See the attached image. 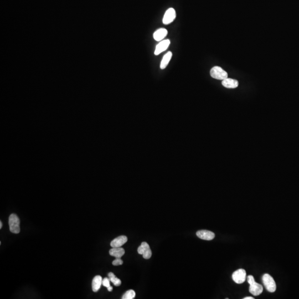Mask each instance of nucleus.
Masks as SVG:
<instances>
[{"mask_svg": "<svg viewBox=\"0 0 299 299\" xmlns=\"http://www.w3.org/2000/svg\"><path fill=\"white\" fill-rule=\"evenodd\" d=\"M112 265H114V266H118V265H122V264H123V261H122L121 259H120V258H116L112 262Z\"/></svg>", "mask_w": 299, "mask_h": 299, "instance_id": "a211bd4d", "label": "nucleus"}, {"mask_svg": "<svg viewBox=\"0 0 299 299\" xmlns=\"http://www.w3.org/2000/svg\"><path fill=\"white\" fill-rule=\"evenodd\" d=\"M232 278L235 282L237 284L243 283L246 279V272L243 269H238L233 273Z\"/></svg>", "mask_w": 299, "mask_h": 299, "instance_id": "39448f33", "label": "nucleus"}, {"mask_svg": "<svg viewBox=\"0 0 299 299\" xmlns=\"http://www.w3.org/2000/svg\"><path fill=\"white\" fill-rule=\"evenodd\" d=\"M169 45H170V40H164L161 41L156 47L154 55H158L160 53L164 52L168 48Z\"/></svg>", "mask_w": 299, "mask_h": 299, "instance_id": "6e6552de", "label": "nucleus"}, {"mask_svg": "<svg viewBox=\"0 0 299 299\" xmlns=\"http://www.w3.org/2000/svg\"><path fill=\"white\" fill-rule=\"evenodd\" d=\"M136 295L135 292L133 290H129L126 292L122 297V299H134Z\"/></svg>", "mask_w": 299, "mask_h": 299, "instance_id": "f3484780", "label": "nucleus"}, {"mask_svg": "<svg viewBox=\"0 0 299 299\" xmlns=\"http://www.w3.org/2000/svg\"><path fill=\"white\" fill-rule=\"evenodd\" d=\"M109 254L110 255L115 257L116 258H121V257H122L124 255L125 250L121 247L112 248V249L110 250Z\"/></svg>", "mask_w": 299, "mask_h": 299, "instance_id": "ddd939ff", "label": "nucleus"}, {"mask_svg": "<svg viewBox=\"0 0 299 299\" xmlns=\"http://www.w3.org/2000/svg\"><path fill=\"white\" fill-rule=\"evenodd\" d=\"M172 57V53L171 52H168L164 55V57L162 58L161 64H160V68L161 69H164L166 68L167 67V65L168 64V63L169 62L170 60L171 59Z\"/></svg>", "mask_w": 299, "mask_h": 299, "instance_id": "4468645a", "label": "nucleus"}, {"mask_svg": "<svg viewBox=\"0 0 299 299\" xmlns=\"http://www.w3.org/2000/svg\"><path fill=\"white\" fill-rule=\"evenodd\" d=\"M102 279L101 276H95L93 280L92 290L93 292H96L99 290L101 285H102Z\"/></svg>", "mask_w": 299, "mask_h": 299, "instance_id": "f8f14e48", "label": "nucleus"}, {"mask_svg": "<svg viewBox=\"0 0 299 299\" xmlns=\"http://www.w3.org/2000/svg\"><path fill=\"white\" fill-rule=\"evenodd\" d=\"M141 245L143 248L144 250V253L142 254L143 258L145 259H150L152 255V252L150 248L149 245L146 242H142Z\"/></svg>", "mask_w": 299, "mask_h": 299, "instance_id": "2eb2a0df", "label": "nucleus"}, {"mask_svg": "<svg viewBox=\"0 0 299 299\" xmlns=\"http://www.w3.org/2000/svg\"><path fill=\"white\" fill-rule=\"evenodd\" d=\"M2 227V223L1 221H0V229H1Z\"/></svg>", "mask_w": 299, "mask_h": 299, "instance_id": "4be33fe9", "label": "nucleus"}, {"mask_svg": "<svg viewBox=\"0 0 299 299\" xmlns=\"http://www.w3.org/2000/svg\"><path fill=\"white\" fill-rule=\"evenodd\" d=\"M176 17V11L173 8H169L166 11L162 20L164 25H168L172 23Z\"/></svg>", "mask_w": 299, "mask_h": 299, "instance_id": "423d86ee", "label": "nucleus"}, {"mask_svg": "<svg viewBox=\"0 0 299 299\" xmlns=\"http://www.w3.org/2000/svg\"><path fill=\"white\" fill-rule=\"evenodd\" d=\"M167 34H168L167 30L165 28H162L156 31L153 35V37L155 40H156L157 42H159V41H162V40L167 36Z\"/></svg>", "mask_w": 299, "mask_h": 299, "instance_id": "9d476101", "label": "nucleus"}, {"mask_svg": "<svg viewBox=\"0 0 299 299\" xmlns=\"http://www.w3.org/2000/svg\"><path fill=\"white\" fill-rule=\"evenodd\" d=\"M210 74L213 78L218 80H223L228 78V73L222 68L218 66L212 68L210 71Z\"/></svg>", "mask_w": 299, "mask_h": 299, "instance_id": "20e7f679", "label": "nucleus"}, {"mask_svg": "<svg viewBox=\"0 0 299 299\" xmlns=\"http://www.w3.org/2000/svg\"><path fill=\"white\" fill-rule=\"evenodd\" d=\"M247 281L250 284L249 292L254 296H258L262 293L263 288L262 285L255 282L254 277L252 275H249L247 278Z\"/></svg>", "mask_w": 299, "mask_h": 299, "instance_id": "f257e3e1", "label": "nucleus"}, {"mask_svg": "<svg viewBox=\"0 0 299 299\" xmlns=\"http://www.w3.org/2000/svg\"><path fill=\"white\" fill-rule=\"evenodd\" d=\"M108 276H109V278L110 281L112 282L115 286L119 287V286H120V285H121V280H120L119 279L117 278L116 277V276H115L114 274H113L112 273H109L108 274Z\"/></svg>", "mask_w": 299, "mask_h": 299, "instance_id": "dca6fc26", "label": "nucleus"}, {"mask_svg": "<svg viewBox=\"0 0 299 299\" xmlns=\"http://www.w3.org/2000/svg\"><path fill=\"white\" fill-rule=\"evenodd\" d=\"M244 299H254V297H244Z\"/></svg>", "mask_w": 299, "mask_h": 299, "instance_id": "412c9836", "label": "nucleus"}, {"mask_svg": "<svg viewBox=\"0 0 299 299\" xmlns=\"http://www.w3.org/2000/svg\"><path fill=\"white\" fill-rule=\"evenodd\" d=\"M107 290H108L109 292H112V289H113V288H112V287H111V286H110L109 287H107Z\"/></svg>", "mask_w": 299, "mask_h": 299, "instance_id": "aec40b11", "label": "nucleus"}, {"mask_svg": "<svg viewBox=\"0 0 299 299\" xmlns=\"http://www.w3.org/2000/svg\"><path fill=\"white\" fill-rule=\"evenodd\" d=\"M10 232L18 234L20 232V220L16 214H11L8 221Z\"/></svg>", "mask_w": 299, "mask_h": 299, "instance_id": "f03ea898", "label": "nucleus"}, {"mask_svg": "<svg viewBox=\"0 0 299 299\" xmlns=\"http://www.w3.org/2000/svg\"><path fill=\"white\" fill-rule=\"evenodd\" d=\"M110 279H108L107 278H105L104 279H102V285L103 286H104L105 287H108L110 286Z\"/></svg>", "mask_w": 299, "mask_h": 299, "instance_id": "6ab92c4d", "label": "nucleus"}, {"mask_svg": "<svg viewBox=\"0 0 299 299\" xmlns=\"http://www.w3.org/2000/svg\"><path fill=\"white\" fill-rule=\"evenodd\" d=\"M264 287L270 292H274L277 289V286L274 279L269 274H265L262 277Z\"/></svg>", "mask_w": 299, "mask_h": 299, "instance_id": "7ed1b4c3", "label": "nucleus"}, {"mask_svg": "<svg viewBox=\"0 0 299 299\" xmlns=\"http://www.w3.org/2000/svg\"><path fill=\"white\" fill-rule=\"evenodd\" d=\"M222 84L225 88L234 89L238 87L239 83L237 80L227 78V79L222 81Z\"/></svg>", "mask_w": 299, "mask_h": 299, "instance_id": "9b49d317", "label": "nucleus"}, {"mask_svg": "<svg viewBox=\"0 0 299 299\" xmlns=\"http://www.w3.org/2000/svg\"><path fill=\"white\" fill-rule=\"evenodd\" d=\"M196 235L200 239L206 240H211L215 237V234L213 232L207 230H198L196 233Z\"/></svg>", "mask_w": 299, "mask_h": 299, "instance_id": "0eeeda50", "label": "nucleus"}, {"mask_svg": "<svg viewBox=\"0 0 299 299\" xmlns=\"http://www.w3.org/2000/svg\"><path fill=\"white\" fill-rule=\"evenodd\" d=\"M127 241V237L125 235H121L113 239L110 243V245L112 248L121 247L125 244Z\"/></svg>", "mask_w": 299, "mask_h": 299, "instance_id": "1a4fd4ad", "label": "nucleus"}]
</instances>
